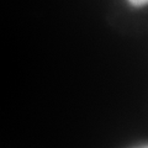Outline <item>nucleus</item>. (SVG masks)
<instances>
[{
  "instance_id": "obj_1",
  "label": "nucleus",
  "mask_w": 148,
  "mask_h": 148,
  "mask_svg": "<svg viewBox=\"0 0 148 148\" xmlns=\"http://www.w3.org/2000/svg\"><path fill=\"white\" fill-rule=\"evenodd\" d=\"M128 1L135 6H145L148 4V0H128Z\"/></svg>"
}]
</instances>
